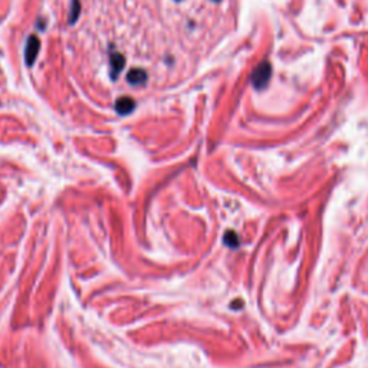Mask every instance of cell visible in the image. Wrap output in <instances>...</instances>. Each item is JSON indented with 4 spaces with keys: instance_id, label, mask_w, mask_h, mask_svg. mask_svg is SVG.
<instances>
[{
    "instance_id": "1",
    "label": "cell",
    "mask_w": 368,
    "mask_h": 368,
    "mask_svg": "<svg viewBox=\"0 0 368 368\" xmlns=\"http://www.w3.org/2000/svg\"><path fill=\"white\" fill-rule=\"evenodd\" d=\"M272 77V65L269 64L268 61H262L259 65H257L253 72H252V85L256 88V90H263L266 88Z\"/></svg>"
},
{
    "instance_id": "2",
    "label": "cell",
    "mask_w": 368,
    "mask_h": 368,
    "mask_svg": "<svg viewBox=\"0 0 368 368\" xmlns=\"http://www.w3.org/2000/svg\"><path fill=\"white\" fill-rule=\"evenodd\" d=\"M38 52H39V41H38V38L31 36L28 44H26V51H25V58H26L28 65L34 64L36 56H38Z\"/></svg>"
},
{
    "instance_id": "3",
    "label": "cell",
    "mask_w": 368,
    "mask_h": 368,
    "mask_svg": "<svg viewBox=\"0 0 368 368\" xmlns=\"http://www.w3.org/2000/svg\"><path fill=\"white\" fill-rule=\"evenodd\" d=\"M134 107H135L134 101L131 100V98H128V97L120 98V100L117 101V104H115V110H117L118 114H121V115L130 114V112L134 110Z\"/></svg>"
},
{
    "instance_id": "4",
    "label": "cell",
    "mask_w": 368,
    "mask_h": 368,
    "mask_svg": "<svg viewBox=\"0 0 368 368\" xmlns=\"http://www.w3.org/2000/svg\"><path fill=\"white\" fill-rule=\"evenodd\" d=\"M145 79H147V75H145V72L143 69H133L127 75V81L131 85H141V84H144Z\"/></svg>"
},
{
    "instance_id": "5",
    "label": "cell",
    "mask_w": 368,
    "mask_h": 368,
    "mask_svg": "<svg viewBox=\"0 0 368 368\" xmlns=\"http://www.w3.org/2000/svg\"><path fill=\"white\" fill-rule=\"evenodd\" d=\"M111 68H112V78H117V75L123 71L124 68V58L118 54H114L111 58Z\"/></svg>"
}]
</instances>
